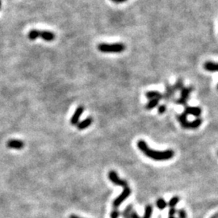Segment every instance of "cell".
Listing matches in <instances>:
<instances>
[{"mask_svg":"<svg viewBox=\"0 0 218 218\" xmlns=\"http://www.w3.org/2000/svg\"><path fill=\"white\" fill-rule=\"evenodd\" d=\"M153 212V207L151 205H147L145 207V215H144L143 218H151V215Z\"/></svg>","mask_w":218,"mask_h":218,"instance_id":"e0dca14e","label":"cell"},{"mask_svg":"<svg viewBox=\"0 0 218 218\" xmlns=\"http://www.w3.org/2000/svg\"><path fill=\"white\" fill-rule=\"evenodd\" d=\"M187 116L184 113H183L182 114L178 115L177 118H178V122L180 123L181 126L183 128H187V129H196L198 128L201 125V124L203 122V120L201 118H197L195 120L190 122L187 120Z\"/></svg>","mask_w":218,"mask_h":218,"instance_id":"7a4b0ae2","label":"cell"},{"mask_svg":"<svg viewBox=\"0 0 218 218\" xmlns=\"http://www.w3.org/2000/svg\"><path fill=\"white\" fill-rule=\"evenodd\" d=\"M132 205H128V207L126 208L125 209H124V211L123 212V213H122V215H123V217L124 218H130V214H131V212H132Z\"/></svg>","mask_w":218,"mask_h":218,"instance_id":"ffe728a7","label":"cell"},{"mask_svg":"<svg viewBox=\"0 0 218 218\" xmlns=\"http://www.w3.org/2000/svg\"><path fill=\"white\" fill-rule=\"evenodd\" d=\"M178 201H179V197H178V196H174V197H172V198L170 200L169 203H168L167 205H169L170 208H174V206H176Z\"/></svg>","mask_w":218,"mask_h":218,"instance_id":"d6986e66","label":"cell"},{"mask_svg":"<svg viewBox=\"0 0 218 218\" xmlns=\"http://www.w3.org/2000/svg\"><path fill=\"white\" fill-rule=\"evenodd\" d=\"M112 1L114 2H116V3H120V2H125L126 0H112Z\"/></svg>","mask_w":218,"mask_h":218,"instance_id":"484cf974","label":"cell"},{"mask_svg":"<svg viewBox=\"0 0 218 218\" xmlns=\"http://www.w3.org/2000/svg\"><path fill=\"white\" fill-rule=\"evenodd\" d=\"M108 178L114 184L117 186H121V187H128V183L125 180L120 179L118 176V174H117V172L115 170H111L108 174Z\"/></svg>","mask_w":218,"mask_h":218,"instance_id":"52a82bcc","label":"cell"},{"mask_svg":"<svg viewBox=\"0 0 218 218\" xmlns=\"http://www.w3.org/2000/svg\"><path fill=\"white\" fill-rule=\"evenodd\" d=\"M211 218H217V216H216H216H212Z\"/></svg>","mask_w":218,"mask_h":218,"instance_id":"f1b7e54d","label":"cell"},{"mask_svg":"<svg viewBox=\"0 0 218 218\" xmlns=\"http://www.w3.org/2000/svg\"><path fill=\"white\" fill-rule=\"evenodd\" d=\"M130 194H131V189H130L129 187H124V191L122 192V193L113 201V208H117L124 201H125L126 199L128 198Z\"/></svg>","mask_w":218,"mask_h":218,"instance_id":"8992f818","label":"cell"},{"mask_svg":"<svg viewBox=\"0 0 218 218\" xmlns=\"http://www.w3.org/2000/svg\"><path fill=\"white\" fill-rule=\"evenodd\" d=\"M93 122V119L91 117H87L86 120H83L82 121L79 122V123L77 124V128L79 130H82L85 129V128H88L89 126L92 124Z\"/></svg>","mask_w":218,"mask_h":218,"instance_id":"7c38bea8","label":"cell"},{"mask_svg":"<svg viewBox=\"0 0 218 218\" xmlns=\"http://www.w3.org/2000/svg\"><path fill=\"white\" fill-rule=\"evenodd\" d=\"M168 218H175V217H174V216H169V217H168Z\"/></svg>","mask_w":218,"mask_h":218,"instance_id":"f546056e","label":"cell"},{"mask_svg":"<svg viewBox=\"0 0 218 218\" xmlns=\"http://www.w3.org/2000/svg\"><path fill=\"white\" fill-rule=\"evenodd\" d=\"M137 147L148 158L155 161H166L172 159L174 155V152L172 150H167L165 151H157L151 150L149 148L147 143L143 140L137 141Z\"/></svg>","mask_w":218,"mask_h":218,"instance_id":"6da1fadb","label":"cell"},{"mask_svg":"<svg viewBox=\"0 0 218 218\" xmlns=\"http://www.w3.org/2000/svg\"><path fill=\"white\" fill-rule=\"evenodd\" d=\"M158 111H159V114H163V113H165L166 111V106L165 104L160 105L159 107V109H158Z\"/></svg>","mask_w":218,"mask_h":218,"instance_id":"7402d4cb","label":"cell"},{"mask_svg":"<svg viewBox=\"0 0 218 218\" xmlns=\"http://www.w3.org/2000/svg\"><path fill=\"white\" fill-rule=\"evenodd\" d=\"M194 88L192 86H187V87H183L182 90H180L181 94H180V98H178V99H176L174 103L177 104H180V105L183 106H187V100L189 99L190 95L191 93L193 91Z\"/></svg>","mask_w":218,"mask_h":218,"instance_id":"5b68a950","label":"cell"},{"mask_svg":"<svg viewBox=\"0 0 218 218\" xmlns=\"http://www.w3.org/2000/svg\"><path fill=\"white\" fill-rule=\"evenodd\" d=\"M120 216L119 210H117V208H114L113 211L111 212V218H118Z\"/></svg>","mask_w":218,"mask_h":218,"instance_id":"44dd1931","label":"cell"},{"mask_svg":"<svg viewBox=\"0 0 218 218\" xmlns=\"http://www.w3.org/2000/svg\"><path fill=\"white\" fill-rule=\"evenodd\" d=\"M28 37L30 40H34L40 37L45 41H52L55 39V34L49 31H39L36 29H33L29 33Z\"/></svg>","mask_w":218,"mask_h":218,"instance_id":"3957f363","label":"cell"},{"mask_svg":"<svg viewBox=\"0 0 218 218\" xmlns=\"http://www.w3.org/2000/svg\"><path fill=\"white\" fill-rule=\"evenodd\" d=\"M216 216H217V218H218V214H217V215H216Z\"/></svg>","mask_w":218,"mask_h":218,"instance_id":"4dcf8cb0","label":"cell"},{"mask_svg":"<svg viewBox=\"0 0 218 218\" xmlns=\"http://www.w3.org/2000/svg\"><path fill=\"white\" fill-rule=\"evenodd\" d=\"M98 49L102 53H121L125 49V45L122 43H115V44L101 43L98 45Z\"/></svg>","mask_w":218,"mask_h":218,"instance_id":"277c9868","label":"cell"},{"mask_svg":"<svg viewBox=\"0 0 218 218\" xmlns=\"http://www.w3.org/2000/svg\"><path fill=\"white\" fill-rule=\"evenodd\" d=\"M187 116L188 115H192L194 117H199L202 113V109L200 107H192V106H186L184 108V112Z\"/></svg>","mask_w":218,"mask_h":218,"instance_id":"ba28073f","label":"cell"},{"mask_svg":"<svg viewBox=\"0 0 218 218\" xmlns=\"http://www.w3.org/2000/svg\"><path fill=\"white\" fill-rule=\"evenodd\" d=\"M145 96L147 97L149 99H163V94L156 91V90H152V91H148L145 94Z\"/></svg>","mask_w":218,"mask_h":218,"instance_id":"5bb4252c","label":"cell"},{"mask_svg":"<svg viewBox=\"0 0 218 218\" xmlns=\"http://www.w3.org/2000/svg\"><path fill=\"white\" fill-rule=\"evenodd\" d=\"M217 88H218V85H217Z\"/></svg>","mask_w":218,"mask_h":218,"instance_id":"1f68e13d","label":"cell"},{"mask_svg":"<svg viewBox=\"0 0 218 218\" xmlns=\"http://www.w3.org/2000/svg\"><path fill=\"white\" fill-rule=\"evenodd\" d=\"M178 213L179 218H187V212H186L184 209H179Z\"/></svg>","mask_w":218,"mask_h":218,"instance_id":"603a6c76","label":"cell"},{"mask_svg":"<svg viewBox=\"0 0 218 218\" xmlns=\"http://www.w3.org/2000/svg\"><path fill=\"white\" fill-rule=\"evenodd\" d=\"M156 205L157 207L159 208V209H164V208H166V207L167 206V203L166 202L165 200H163V199L162 198H159L158 201H157L156 202Z\"/></svg>","mask_w":218,"mask_h":218,"instance_id":"2e32d148","label":"cell"},{"mask_svg":"<svg viewBox=\"0 0 218 218\" xmlns=\"http://www.w3.org/2000/svg\"><path fill=\"white\" fill-rule=\"evenodd\" d=\"M129 217L130 218H140L139 217L138 215H137V214L133 211H132V212H131V214H130Z\"/></svg>","mask_w":218,"mask_h":218,"instance_id":"d4e9b609","label":"cell"},{"mask_svg":"<svg viewBox=\"0 0 218 218\" xmlns=\"http://www.w3.org/2000/svg\"><path fill=\"white\" fill-rule=\"evenodd\" d=\"M7 146L10 149L21 150L24 147V143L22 141H19V140H10L7 143Z\"/></svg>","mask_w":218,"mask_h":218,"instance_id":"8fae6325","label":"cell"},{"mask_svg":"<svg viewBox=\"0 0 218 218\" xmlns=\"http://www.w3.org/2000/svg\"><path fill=\"white\" fill-rule=\"evenodd\" d=\"M177 211L176 209L174 208H170L169 210V212H168V214H169V216H173L174 215V214L176 213Z\"/></svg>","mask_w":218,"mask_h":218,"instance_id":"cb8c5ba5","label":"cell"},{"mask_svg":"<svg viewBox=\"0 0 218 218\" xmlns=\"http://www.w3.org/2000/svg\"><path fill=\"white\" fill-rule=\"evenodd\" d=\"M173 87H174V90L175 91H177V90H181L183 88V79H181V78H179V79L178 80V81L174 83V85L173 86Z\"/></svg>","mask_w":218,"mask_h":218,"instance_id":"ac0fdd59","label":"cell"},{"mask_svg":"<svg viewBox=\"0 0 218 218\" xmlns=\"http://www.w3.org/2000/svg\"><path fill=\"white\" fill-rule=\"evenodd\" d=\"M1 7H2V1L0 0V9H1Z\"/></svg>","mask_w":218,"mask_h":218,"instance_id":"83f0119b","label":"cell"},{"mask_svg":"<svg viewBox=\"0 0 218 218\" xmlns=\"http://www.w3.org/2000/svg\"><path fill=\"white\" fill-rule=\"evenodd\" d=\"M69 218H81V217H79V216H76V215H71V216H70V217H69Z\"/></svg>","mask_w":218,"mask_h":218,"instance_id":"4316f807","label":"cell"},{"mask_svg":"<svg viewBox=\"0 0 218 218\" xmlns=\"http://www.w3.org/2000/svg\"><path fill=\"white\" fill-rule=\"evenodd\" d=\"M159 99H151V100H150V102L146 104L145 108H146L147 110H151V109H153V108H156L157 106L159 105Z\"/></svg>","mask_w":218,"mask_h":218,"instance_id":"9a60e30c","label":"cell"},{"mask_svg":"<svg viewBox=\"0 0 218 218\" xmlns=\"http://www.w3.org/2000/svg\"><path fill=\"white\" fill-rule=\"evenodd\" d=\"M204 68L209 72H218V63L212 62H205Z\"/></svg>","mask_w":218,"mask_h":218,"instance_id":"4fadbf2b","label":"cell"},{"mask_svg":"<svg viewBox=\"0 0 218 218\" xmlns=\"http://www.w3.org/2000/svg\"><path fill=\"white\" fill-rule=\"evenodd\" d=\"M84 111V108L83 106H79L78 107L77 109L75 110V113L72 116L71 119V124H73V125H76L78 124V121H79V118L82 116V114L83 113Z\"/></svg>","mask_w":218,"mask_h":218,"instance_id":"9c48e42d","label":"cell"},{"mask_svg":"<svg viewBox=\"0 0 218 218\" xmlns=\"http://www.w3.org/2000/svg\"><path fill=\"white\" fill-rule=\"evenodd\" d=\"M175 90H174L173 86H170L169 84H166V92L163 94V99L165 101H170L172 98L174 97Z\"/></svg>","mask_w":218,"mask_h":218,"instance_id":"30bf717a","label":"cell"}]
</instances>
